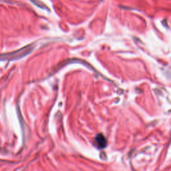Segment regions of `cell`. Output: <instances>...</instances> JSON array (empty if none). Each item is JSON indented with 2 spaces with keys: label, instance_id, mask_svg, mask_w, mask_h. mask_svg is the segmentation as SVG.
Instances as JSON below:
<instances>
[{
  "label": "cell",
  "instance_id": "6da1fadb",
  "mask_svg": "<svg viewBox=\"0 0 171 171\" xmlns=\"http://www.w3.org/2000/svg\"><path fill=\"white\" fill-rule=\"evenodd\" d=\"M96 143L97 144V146H98L100 148H104L105 147L107 146V140L106 138H105V136L103 135L99 134V135H96L95 138Z\"/></svg>",
  "mask_w": 171,
  "mask_h": 171
}]
</instances>
